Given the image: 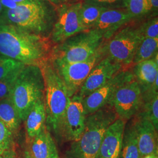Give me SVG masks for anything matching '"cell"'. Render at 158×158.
Wrapping results in <instances>:
<instances>
[{"label": "cell", "mask_w": 158, "mask_h": 158, "mask_svg": "<svg viewBox=\"0 0 158 158\" xmlns=\"http://www.w3.org/2000/svg\"><path fill=\"white\" fill-rule=\"evenodd\" d=\"M105 56L102 45L94 55L83 62L60 63L51 60L64 84L70 98L78 93L91 70Z\"/></svg>", "instance_id": "8"}, {"label": "cell", "mask_w": 158, "mask_h": 158, "mask_svg": "<svg viewBox=\"0 0 158 158\" xmlns=\"http://www.w3.org/2000/svg\"><path fill=\"white\" fill-rule=\"evenodd\" d=\"M3 8L7 10H12L17 7L18 4L13 0H0Z\"/></svg>", "instance_id": "32"}, {"label": "cell", "mask_w": 158, "mask_h": 158, "mask_svg": "<svg viewBox=\"0 0 158 158\" xmlns=\"http://www.w3.org/2000/svg\"><path fill=\"white\" fill-rule=\"evenodd\" d=\"M132 120L141 158L149 154H158V131L146 113L141 110Z\"/></svg>", "instance_id": "14"}, {"label": "cell", "mask_w": 158, "mask_h": 158, "mask_svg": "<svg viewBox=\"0 0 158 158\" xmlns=\"http://www.w3.org/2000/svg\"><path fill=\"white\" fill-rule=\"evenodd\" d=\"M0 158H17L13 149H10L0 155Z\"/></svg>", "instance_id": "33"}, {"label": "cell", "mask_w": 158, "mask_h": 158, "mask_svg": "<svg viewBox=\"0 0 158 158\" xmlns=\"http://www.w3.org/2000/svg\"><path fill=\"white\" fill-rule=\"evenodd\" d=\"M133 18L125 8H108L102 12L93 28L100 32L104 40H108Z\"/></svg>", "instance_id": "15"}, {"label": "cell", "mask_w": 158, "mask_h": 158, "mask_svg": "<svg viewBox=\"0 0 158 158\" xmlns=\"http://www.w3.org/2000/svg\"><path fill=\"white\" fill-rule=\"evenodd\" d=\"M134 77L132 70L123 69L106 84L82 98L85 115L109 106L119 88Z\"/></svg>", "instance_id": "11"}, {"label": "cell", "mask_w": 158, "mask_h": 158, "mask_svg": "<svg viewBox=\"0 0 158 158\" xmlns=\"http://www.w3.org/2000/svg\"><path fill=\"white\" fill-rule=\"evenodd\" d=\"M109 106L112 107L118 118L126 122L141 110V90L134 77L119 88Z\"/></svg>", "instance_id": "9"}, {"label": "cell", "mask_w": 158, "mask_h": 158, "mask_svg": "<svg viewBox=\"0 0 158 158\" xmlns=\"http://www.w3.org/2000/svg\"><path fill=\"white\" fill-rule=\"evenodd\" d=\"M80 1H81V2H85V1H89L91 0H80Z\"/></svg>", "instance_id": "41"}, {"label": "cell", "mask_w": 158, "mask_h": 158, "mask_svg": "<svg viewBox=\"0 0 158 158\" xmlns=\"http://www.w3.org/2000/svg\"><path fill=\"white\" fill-rule=\"evenodd\" d=\"M0 121L14 135L18 132L22 121L9 97L0 101Z\"/></svg>", "instance_id": "20"}, {"label": "cell", "mask_w": 158, "mask_h": 158, "mask_svg": "<svg viewBox=\"0 0 158 158\" xmlns=\"http://www.w3.org/2000/svg\"><path fill=\"white\" fill-rule=\"evenodd\" d=\"M143 39L138 27L129 25L119 29L108 39L105 45H102V48L106 56L124 68L132 64L136 50Z\"/></svg>", "instance_id": "7"}, {"label": "cell", "mask_w": 158, "mask_h": 158, "mask_svg": "<svg viewBox=\"0 0 158 158\" xmlns=\"http://www.w3.org/2000/svg\"><path fill=\"white\" fill-rule=\"evenodd\" d=\"M158 89L153 88L142 93V110L145 111L151 119L156 130L158 129Z\"/></svg>", "instance_id": "23"}, {"label": "cell", "mask_w": 158, "mask_h": 158, "mask_svg": "<svg viewBox=\"0 0 158 158\" xmlns=\"http://www.w3.org/2000/svg\"><path fill=\"white\" fill-rule=\"evenodd\" d=\"M51 133L45 127L31 141L29 151L32 158H49Z\"/></svg>", "instance_id": "22"}, {"label": "cell", "mask_w": 158, "mask_h": 158, "mask_svg": "<svg viewBox=\"0 0 158 158\" xmlns=\"http://www.w3.org/2000/svg\"><path fill=\"white\" fill-rule=\"evenodd\" d=\"M121 158H141L132 118L126 122L122 141Z\"/></svg>", "instance_id": "19"}, {"label": "cell", "mask_w": 158, "mask_h": 158, "mask_svg": "<svg viewBox=\"0 0 158 158\" xmlns=\"http://www.w3.org/2000/svg\"><path fill=\"white\" fill-rule=\"evenodd\" d=\"M44 79L40 66L25 65L9 96L22 122L25 121L36 102L44 98Z\"/></svg>", "instance_id": "4"}, {"label": "cell", "mask_w": 158, "mask_h": 158, "mask_svg": "<svg viewBox=\"0 0 158 158\" xmlns=\"http://www.w3.org/2000/svg\"><path fill=\"white\" fill-rule=\"evenodd\" d=\"M81 4L80 1L60 6L52 32L53 42L60 44L76 34L87 31L81 23L79 14Z\"/></svg>", "instance_id": "10"}, {"label": "cell", "mask_w": 158, "mask_h": 158, "mask_svg": "<svg viewBox=\"0 0 158 158\" xmlns=\"http://www.w3.org/2000/svg\"><path fill=\"white\" fill-rule=\"evenodd\" d=\"M123 69L124 68L121 64L106 56L91 70L76 95L81 99L89 96L106 84Z\"/></svg>", "instance_id": "12"}, {"label": "cell", "mask_w": 158, "mask_h": 158, "mask_svg": "<svg viewBox=\"0 0 158 158\" xmlns=\"http://www.w3.org/2000/svg\"><path fill=\"white\" fill-rule=\"evenodd\" d=\"M49 1H51V2H52L56 5L62 6L63 4L70 3L73 0H49Z\"/></svg>", "instance_id": "35"}, {"label": "cell", "mask_w": 158, "mask_h": 158, "mask_svg": "<svg viewBox=\"0 0 158 158\" xmlns=\"http://www.w3.org/2000/svg\"><path fill=\"white\" fill-rule=\"evenodd\" d=\"M49 158H60L59 153L57 151L56 145L54 141L52 136L50 139V156Z\"/></svg>", "instance_id": "31"}, {"label": "cell", "mask_w": 158, "mask_h": 158, "mask_svg": "<svg viewBox=\"0 0 158 158\" xmlns=\"http://www.w3.org/2000/svg\"><path fill=\"white\" fill-rule=\"evenodd\" d=\"M158 38H144L138 46L132 64L147 60L158 55Z\"/></svg>", "instance_id": "24"}, {"label": "cell", "mask_w": 158, "mask_h": 158, "mask_svg": "<svg viewBox=\"0 0 158 158\" xmlns=\"http://www.w3.org/2000/svg\"><path fill=\"white\" fill-rule=\"evenodd\" d=\"M40 66L45 83L46 127L58 141H63V120L70 98L62 80L51 60L47 59Z\"/></svg>", "instance_id": "2"}, {"label": "cell", "mask_w": 158, "mask_h": 158, "mask_svg": "<svg viewBox=\"0 0 158 158\" xmlns=\"http://www.w3.org/2000/svg\"><path fill=\"white\" fill-rule=\"evenodd\" d=\"M126 121L117 118L106 131L97 158H121L123 133Z\"/></svg>", "instance_id": "16"}, {"label": "cell", "mask_w": 158, "mask_h": 158, "mask_svg": "<svg viewBox=\"0 0 158 158\" xmlns=\"http://www.w3.org/2000/svg\"><path fill=\"white\" fill-rule=\"evenodd\" d=\"M142 38H158V19L157 15L148 19L138 27Z\"/></svg>", "instance_id": "27"}, {"label": "cell", "mask_w": 158, "mask_h": 158, "mask_svg": "<svg viewBox=\"0 0 158 158\" xmlns=\"http://www.w3.org/2000/svg\"><path fill=\"white\" fill-rule=\"evenodd\" d=\"M23 158H32L30 152L28 150H26L23 154Z\"/></svg>", "instance_id": "37"}, {"label": "cell", "mask_w": 158, "mask_h": 158, "mask_svg": "<svg viewBox=\"0 0 158 158\" xmlns=\"http://www.w3.org/2000/svg\"><path fill=\"white\" fill-rule=\"evenodd\" d=\"M151 8V12L158 11V0H148Z\"/></svg>", "instance_id": "34"}, {"label": "cell", "mask_w": 158, "mask_h": 158, "mask_svg": "<svg viewBox=\"0 0 158 158\" xmlns=\"http://www.w3.org/2000/svg\"><path fill=\"white\" fill-rule=\"evenodd\" d=\"M107 8L91 1L82 2L79 14L81 23L87 30L93 28L95 23Z\"/></svg>", "instance_id": "21"}, {"label": "cell", "mask_w": 158, "mask_h": 158, "mask_svg": "<svg viewBox=\"0 0 158 158\" xmlns=\"http://www.w3.org/2000/svg\"><path fill=\"white\" fill-rule=\"evenodd\" d=\"M124 7L134 18L151 12L148 0H124Z\"/></svg>", "instance_id": "25"}, {"label": "cell", "mask_w": 158, "mask_h": 158, "mask_svg": "<svg viewBox=\"0 0 158 158\" xmlns=\"http://www.w3.org/2000/svg\"><path fill=\"white\" fill-rule=\"evenodd\" d=\"M45 106L44 98L36 102L25 120L27 134L30 140L38 135L46 127Z\"/></svg>", "instance_id": "18"}, {"label": "cell", "mask_w": 158, "mask_h": 158, "mask_svg": "<svg viewBox=\"0 0 158 158\" xmlns=\"http://www.w3.org/2000/svg\"><path fill=\"white\" fill-rule=\"evenodd\" d=\"M91 1L103 6L107 8H110V7H113V8H123V7H121L119 5L121 4L124 6V0H91Z\"/></svg>", "instance_id": "30"}, {"label": "cell", "mask_w": 158, "mask_h": 158, "mask_svg": "<svg viewBox=\"0 0 158 158\" xmlns=\"http://www.w3.org/2000/svg\"><path fill=\"white\" fill-rule=\"evenodd\" d=\"M86 115L81 99L74 95L70 98L66 108L63 126V141L79 140L85 130Z\"/></svg>", "instance_id": "13"}, {"label": "cell", "mask_w": 158, "mask_h": 158, "mask_svg": "<svg viewBox=\"0 0 158 158\" xmlns=\"http://www.w3.org/2000/svg\"><path fill=\"white\" fill-rule=\"evenodd\" d=\"M141 158H158V154H149Z\"/></svg>", "instance_id": "36"}, {"label": "cell", "mask_w": 158, "mask_h": 158, "mask_svg": "<svg viewBox=\"0 0 158 158\" xmlns=\"http://www.w3.org/2000/svg\"><path fill=\"white\" fill-rule=\"evenodd\" d=\"M20 71L21 70L0 80V101L10 96L15 81Z\"/></svg>", "instance_id": "29"}, {"label": "cell", "mask_w": 158, "mask_h": 158, "mask_svg": "<svg viewBox=\"0 0 158 158\" xmlns=\"http://www.w3.org/2000/svg\"><path fill=\"white\" fill-rule=\"evenodd\" d=\"M13 1H14V2H15L17 4H19V3L24 2V1H27V0H13Z\"/></svg>", "instance_id": "39"}, {"label": "cell", "mask_w": 158, "mask_h": 158, "mask_svg": "<svg viewBox=\"0 0 158 158\" xmlns=\"http://www.w3.org/2000/svg\"><path fill=\"white\" fill-rule=\"evenodd\" d=\"M14 135L0 121V155L12 149Z\"/></svg>", "instance_id": "28"}, {"label": "cell", "mask_w": 158, "mask_h": 158, "mask_svg": "<svg viewBox=\"0 0 158 158\" xmlns=\"http://www.w3.org/2000/svg\"><path fill=\"white\" fill-rule=\"evenodd\" d=\"M104 38L96 29L76 34L59 44L52 52L54 63L83 62L92 56L102 45Z\"/></svg>", "instance_id": "6"}, {"label": "cell", "mask_w": 158, "mask_h": 158, "mask_svg": "<svg viewBox=\"0 0 158 158\" xmlns=\"http://www.w3.org/2000/svg\"><path fill=\"white\" fill-rule=\"evenodd\" d=\"M47 38L10 24L0 26V53L25 65H38L48 59Z\"/></svg>", "instance_id": "1"}, {"label": "cell", "mask_w": 158, "mask_h": 158, "mask_svg": "<svg viewBox=\"0 0 158 158\" xmlns=\"http://www.w3.org/2000/svg\"><path fill=\"white\" fill-rule=\"evenodd\" d=\"M117 118L110 106L87 115L83 132L79 140L72 143L66 152V156L97 158L106 131Z\"/></svg>", "instance_id": "3"}, {"label": "cell", "mask_w": 158, "mask_h": 158, "mask_svg": "<svg viewBox=\"0 0 158 158\" xmlns=\"http://www.w3.org/2000/svg\"><path fill=\"white\" fill-rule=\"evenodd\" d=\"M4 17L6 24L42 35L50 27L53 14L43 1L27 0L14 9L7 10Z\"/></svg>", "instance_id": "5"}, {"label": "cell", "mask_w": 158, "mask_h": 158, "mask_svg": "<svg viewBox=\"0 0 158 158\" xmlns=\"http://www.w3.org/2000/svg\"><path fill=\"white\" fill-rule=\"evenodd\" d=\"M25 64L8 57H0V80L21 70Z\"/></svg>", "instance_id": "26"}, {"label": "cell", "mask_w": 158, "mask_h": 158, "mask_svg": "<svg viewBox=\"0 0 158 158\" xmlns=\"http://www.w3.org/2000/svg\"><path fill=\"white\" fill-rule=\"evenodd\" d=\"M4 11V8L1 4V1H0V15L2 14V12Z\"/></svg>", "instance_id": "38"}, {"label": "cell", "mask_w": 158, "mask_h": 158, "mask_svg": "<svg viewBox=\"0 0 158 158\" xmlns=\"http://www.w3.org/2000/svg\"><path fill=\"white\" fill-rule=\"evenodd\" d=\"M158 56L138 63L132 70L134 79L138 83L141 93L151 89H158Z\"/></svg>", "instance_id": "17"}, {"label": "cell", "mask_w": 158, "mask_h": 158, "mask_svg": "<svg viewBox=\"0 0 158 158\" xmlns=\"http://www.w3.org/2000/svg\"><path fill=\"white\" fill-rule=\"evenodd\" d=\"M3 24H5L4 21H2V19H0V26H1V25H3Z\"/></svg>", "instance_id": "40"}]
</instances>
